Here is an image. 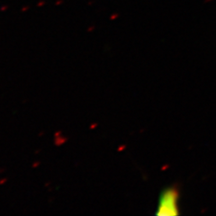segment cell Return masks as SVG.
<instances>
[{"label": "cell", "mask_w": 216, "mask_h": 216, "mask_svg": "<svg viewBox=\"0 0 216 216\" xmlns=\"http://www.w3.org/2000/svg\"><path fill=\"white\" fill-rule=\"evenodd\" d=\"M179 192L175 187L165 189L159 199V205L156 212L157 215L169 216L179 214Z\"/></svg>", "instance_id": "1"}]
</instances>
